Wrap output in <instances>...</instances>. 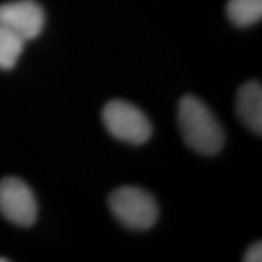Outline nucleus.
I'll list each match as a JSON object with an SVG mask.
<instances>
[{
  "instance_id": "f257e3e1",
  "label": "nucleus",
  "mask_w": 262,
  "mask_h": 262,
  "mask_svg": "<svg viewBox=\"0 0 262 262\" xmlns=\"http://www.w3.org/2000/svg\"><path fill=\"white\" fill-rule=\"evenodd\" d=\"M177 119L182 138L192 150L203 155H214L222 150L225 133L213 113L192 96H184L177 107Z\"/></svg>"
},
{
  "instance_id": "f03ea898",
  "label": "nucleus",
  "mask_w": 262,
  "mask_h": 262,
  "mask_svg": "<svg viewBox=\"0 0 262 262\" xmlns=\"http://www.w3.org/2000/svg\"><path fill=\"white\" fill-rule=\"evenodd\" d=\"M109 208L118 222L131 230H148L159 218V206L146 191L123 186L109 196Z\"/></svg>"
},
{
  "instance_id": "7ed1b4c3",
  "label": "nucleus",
  "mask_w": 262,
  "mask_h": 262,
  "mask_svg": "<svg viewBox=\"0 0 262 262\" xmlns=\"http://www.w3.org/2000/svg\"><path fill=\"white\" fill-rule=\"evenodd\" d=\"M102 123L114 138L141 145L151 136L148 118L126 101H111L102 109Z\"/></svg>"
},
{
  "instance_id": "20e7f679",
  "label": "nucleus",
  "mask_w": 262,
  "mask_h": 262,
  "mask_svg": "<svg viewBox=\"0 0 262 262\" xmlns=\"http://www.w3.org/2000/svg\"><path fill=\"white\" fill-rule=\"evenodd\" d=\"M0 213L17 227H31L38 218V203L31 187L17 177L0 181Z\"/></svg>"
},
{
  "instance_id": "39448f33",
  "label": "nucleus",
  "mask_w": 262,
  "mask_h": 262,
  "mask_svg": "<svg viewBox=\"0 0 262 262\" xmlns=\"http://www.w3.org/2000/svg\"><path fill=\"white\" fill-rule=\"evenodd\" d=\"M0 26L10 29L24 41L38 38L45 28V12L34 0H17L0 5Z\"/></svg>"
},
{
  "instance_id": "423d86ee",
  "label": "nucleus",
  "mask_w": 262,
  "mask_h": 262,
  "mask_svg": "<svg viewBox=\"0 0 262 262\" xmlns=\"http://www.w3.org/2000/svg\"><path fill=\"white\" fill-rule=\"evenodd\" d=\"M237 114L252 133H262V87L259 82L250 80L238 89Z\"/></svg>"
},
{
  "instance_id": "0eeeda50",
  "label": "nucleus",
  "mask_w": 262,
  "mask_h": 262,
  "mask_svg": "<svg viewBox=\"0 0 262 262\" xmlns=\"http://www.w3.org/2000/svg\"><path fill=\"white\" fill-rule=\"evenodd\" d=\"M227 15L235 26H252L262 17V0H228Z\"/></svg>"
},
{
  "instance_id": "6e6552de",
  "label": "nucleus",
  "mask_w": 262,
  "mask_h": 262,
  "mask_svg": "<svg viewBox=\"0 0 262 262\" xmlns=\"http://www.w3.org/2000/svg\"><path fill=\"white\" fill-rule=\"evenodd\" d=\"M24 43L26 41L20 36L0 26V68L2 70H10L15 67L19 56L24 51Z\"/></svg>"
},
{
  "instance_id": "1a4fd4ad",
  "label": "nucleus",
  "mask_w": 262,
  "mask_h": 262,
  "mask_svg": "<svg viewBox=\"0 0 262 262\" xmlns=\"http://www.w3.org/2000/svg\"><path fill=\"white\" fill-rule=\"evenodd\" d=\"M245 262H260L262 260V244L254 242L244 255Z\"/></svg>"
}]
</instances>
